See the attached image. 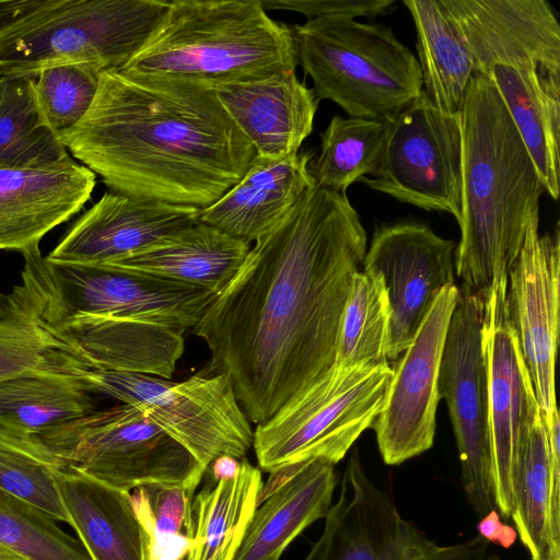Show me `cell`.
Returning <instances> with one entry per match:
<instances>
[{"label":"cell","mask_w":560,"mask_h":560,"mask_svg":"<svg viewBox=\"0 0 560 560\" xmlns=\"http://www.w3.org/2000/svg\"><path fill=\"white\" fill-rule=\"evenodd\" d=\"M32 0H0V28L25 11Z\"/></svg>","instance_id":"cell-41"},{"label":"cell","mask_w":560,"mask_h":560,"mask_svg":"<svg viewBox=\"0 0 560 560\" xmlns=\"http://www.w3.org/2000/svg\"><path fill=\"white\" fill-rule=\"evenodd\" d=\"M478 535L489 544L498 545L502 548H510L517 539L515 528L502 522L499 512L493 509L486 514L477 524Z\"/></svg>","instance_id":"cell-40"},{"label":"cell","mask_w":560,"mask_h":560,"mask_svg":"<svg viewBox=\"0 0 560 560\" xmlns=\"http://www.w3.org/2000/svg\"><path fill=\"white\" fill-rule=\"evenodd\" d=\"M165 0H32L0 28V77L65 63L120 70L165 13Z\"/></svg>","instance_id":"cell-7"},{"label":"cell","mask_w":560,"mask_h":560,"mask_svg":"<svg viewBox=\"0 0 560 560\" xmlns=\"http://www.w3.org/2000/svg\"><path fill=\"white\" fill-rule=\"evenodd\" d=\"M209 479L195 494V538L186 560H233L257 506L261 471L245 458Z\"/></svg>","instance_id":"cell-26"},{"label":"cell","mask_w":560,"mask_h":560,"mask_svg":"<svg viewBox=\"0 0 560 560\" xmlns=\"http://www.w3.org/2000/svg\"><path fill=\"white\" fill-rule=\"evenodd\" d=\"M55 479L68 524L91 560H147L130 493L68 466L58 470Z\"/></svg>","instance_id":"cell-25"},{"label":"cell","mask_w":560,"mask_h":560,"mask_svg":"<svg viewBox=\"0 0 560 560\" xmlns=\"http://www.w3.org/2000/svg\"><path fill=\"white\" fill-rule=\"evenodd\" d=\"M69 155L39 108L34 78L0 77V165L37 166Z\"/></svg>","instance_id":"cell-31"},{"label":"cell","mask_w":560,"mask_h":560,"mask_svg":"<svg viewBox=\"0 0 560 560\" xmlns=\"http://www.w3.org/2000/svg\"><path fill=\"white\" fill-rule=\"evenodd\" d=\"M96 396L78 377L47 362L40 370L0 382V425L38 435L96 410Z\"/></svg>","instance_id":"cell-30"},{"label":"cell","mask_w":560,"mask_h":560,"mask_svg":"<svg viewBox=\"0 0 560 560\" xmlns=\"http://www.w3.org/2000/svg\"><path fill=\"white\" fill-rule=\"evenodd\" d=\"M486 560H502L497 553H489Z\"/></svg>","instance_id":"cell-43"},{"label":"cell","mask_w":560,"mask_h":560,"mask_svg":"<svg viewBox=\"0 0 560 560\" xmlns=\"http://www.w3.org/2000/svg\"><path fill=\"white\" fill-rule=\"evenodd\" d=\"M336 486L335 465L323 459L270 472L233 560H279L304 529L326 517Z\"/></svg>","instance_id":"cell-22"},{"label":"cell","mask_w":560,"mask_h":560,"mask_svg":"<svg viewBox=\"0 0 560 560\" xmlns=\"http://www.w3.org/2000/svg\"><path fill=\"white\" fill-rule=\"evenodd\" d=\"M48 362L78 377L94 394L145 412L206 469L220 456L245 458L253 445L248 418L224 373L205 370L173 382L150 374L98 369L58 347L49 352Z\"/></svg>","instance_id":"cell-9"},{"label":"cell","mask_w":560,"mask_h":560,"mask_svg":"<svg viewBox=\"0 0 560 560\" xmlns=\"http://www.w3.org/2000/svg\"><path fill=\"white\" fill-rule=\"evenodd\" d=\"M95 174L68 158L37 166L0 165V250L37 247L91 198Z\"/></svg>","instance_id":"cell-20"},{"label":"cell","mask_w":560,"mask_h":560,"mask_svg":"<svg viewBox=\"0 0 560 560\" xmlns=\"http://www.w3.org/2000/svg\"><path fill=\"white\" fill-rule=\"evenodd\" d=\"M298 65L292 26L272 20L259 0H174L120 70L213 85Z\"/></svg>","instance_id":"cell-5"},{"label":"cell","mask_w":560,"mask_h":560,"mask_svg":"<svg viewBox=\"0 0 560 560\" xmlns=\"http://www.w3.org/2000/svg\"><path fill=\"white\" fill-rule=\"evenodd\" d=\"M264 9L288 10L314 18H374L389 13L393 0H259Z\"/></svg>","instance_id":"cell-39"},{"label":"cell","mask_w":560,"mask_h":560,"mask_svg":"<svg viewBox=\"0 0 560 560\" xmlns=\"http://www.w3.org/2000/svg\"><path fill=\"white\" fill-rule=\"evenodd\" d=\"M103 71L86 62L47 68L34 77L39 108L52 131L59 135L78 124L96 95Z\"/></svg>","instance_id":"cell-37"},{"label":"cell","mask_w":560,"mask_h":560,"mask_svg":"<svg viewBox=\"0 0 560 560\" xmlns=\"http://www.w3.org/2000/svg\"><path fill=\"white\" fill-rule=\"evenodd\" d=\"M65 466L36 435L0 425V488L68 523L55 479Z\"/></svg>","instance_id":"cell-35"},{"label":"cell","mask_w":560,"mask_h":560,"mask_svg":"<svg viewBox=\"0 0 560 560\" xmlns=\"http://www.w3.org/2000/svg\"><path fill=\"white\" fill-rule=\"evenodd\" d=\"M299 63L316 97L350 117H390L422 92L416 56L386 25L314 18L292 26Z\"/></svg>","instance_id":"cell-8"},{"label":"cell","mask_w":560,"mask_h":560,"mask_svg":"<svg viewBox=\"0 0 560 560\" xmlns=\"http://www.w3.org/2000/svg\"><path fill=\"white\" fill-rule=\"evenodd\" d=\"M508 280L482 292L483 347L488 370L491 485L495 510L508 520L513 509L521 452L540 411L506 305Z\"/></svg>","instance_id":"cell-15"},{"label":"cell","mask_w":560,"mask_h":560,"mask_svg":"<svg viewBox=\"0 0 560 560\" xmlns=\"http://www.w3.org/2000/svg\"><path fill=\"white\" fill-rule=\"evenodd\" d=\"M22 283L10 293L43 327L79 316H107L194 328L218 294L194 284L112 264L50 261L37 247L22 253Z\"/></svg>","instance_id":"cell-6"},{"label":"cell","mask_w":560,"mask_h":560,"mask_svg":"<svg viewBox=\"0 0 560 560\" xmlns=\"http://www.w3.org/2000/svg\"><path fill=\"white\" fill-rule=\"evenodd\" d=\"M539 217L526 231L508 276L505 305L545 422L557 412L555 365L559 341L560 230L539 234Z\"/></svg>","instance_id":"cell-18"},{"label":"cell","mask_w":560,"mask_h":560,"mask_svg":"<svg viewBox=\"0 0 560 560\" xmlns=\"http://www.w3.org/2000/svg\"><path fill=\"white\" fill-rule=\"evenodd\" d=\"M488 548L479 535L452 545L429 538L372 482L354 450L322 535L304 560H486Z\"/></svg>","instance_id":"cell-12"},{"label":"cell","mask_w":560,"mask_h":560,"mask_svg":"<svg viewBox=\"0 0 560 560\" xmlns=\"http://www.w3.org/2000/svg\"><path fill=\"white\" fill-rule=\"evenodd\" d=\"M485 301L458 288L439 373L462 469V486L476 516L495 509L491 485L488 370L483 347Z\"/></svg>","instance_id":"cell-13"},{"label":"cell","mask_w":560,"mask_h":560,"mask_svg":"<svg viewBox=\"0 0 560 560\" xmlns=\"http://www.w3.org/2000/svg\"><path fill=\"white\" fill-rule=\"evenodd\" d=\"M59 139L114 192L203 209L257 153L210 83L103 71L83 118Z\"/></svg>","instance_id":"cell-2"},{"label":"cell","mask_w":560,"mask_h":560,"mask_svg":"<svg viewBox=\"0 0 560 560\" xmlns=\"http://www.w3.org/2000/svg\"><path fill=\"white\" fill-rule=\"evenodd\" d=\"M456 244L428 223L402 220L375 228L362 270L381 276L389 306L387 360L412 341L440 291L455 284Z\"/></svg>","instance_id":"cell-16"},{"label":"cell","mask_w":560,"mask_h":560,"mask_svg":"<svg viewBox=\"0 0 560 560\" xmlns=\"http://www.w3.org/2000/svg\"><path fill=\"white\" fill-rule=\"evenodd\" d=\"M36 436L69 468L128 493L206 474L188 450L128 404L96 409Z\"/></svg>","instance_id":"cell-11"},{"label":"cell","mask_w":560,"mask_h":560,"mask_svg":"<svg viewBox=\"0 0 560 560\" xmlns=\"http://www.w3.org/2000/svg\"><path fill=\"white\" fill-rule=\"evenodd\" d=\"M203 476L136 488L130 499L140 524L147 560H183L192 547V502Z\"/></svg>","instance_id":"cell-33"},{"label":"cell","mask_w":560,"mask_h":560,"mask_svg":"<svg viewBox=\"0 0 560 560\" xmlns=\"http://www.w3.org/2000/svg\"><path fill=\"white\" fill-rule=\"evenodd\" d=\"M392 118L334 116L320 133V153L310 165L315 184L346 192L354 182L371 175L380 163Z\"/></svg>","instance_id":"cell-32"},{"label":"cell","mask_w":560,"mask_h":560,"mask_svg":"<svg viewBox=\"0 0 560 560\" xmlns=\"http://www.w3.org/2000/svg\"><path fill=\"white\" fill-rule=\"evenodd\" d=\"M460 240L455 272L482 293L508 276L545 191L536 166L498 91L474 73L459 112Z\"/></svg>","instance_id":"cell-3"},{"label":"cell","mask_w":560,"mask_h":560,"mask_svg":"<svg viewBox=\"0 0 560 560\" xmlns=\"http://www.w3.org/2000/svg\"><path fill=\"white\" fill-rule=\"evenodd\" d=\"M458 287H444L412 341L396 360L385 404L372 427L385 464L399 465L431 448L440 401L439 373Z\"/></svg>","instance_id":"cell-17"},{"label":"cell","mask_w":560,"mask_h":560,"mask_svg":"<svg viewBox=\"0 0 560 560\" xmlns=\"http://www.w3.org/2000/svg\"><path fill=\"white\" fill-rule=\"evenodd\" d=\"M459 115L440 112L421 94L392 118L375 171L360 178L369 188L427 211L460 218Z\"/></svg>","instance_id":"cell-14"},{"label":"cell","mask_w":560,"mask_h":560,"mask_svg":"<svg viewBox=\"0 0 560 560\" xmlns=\"http://www.w3.org/2000/svg\"><path fill=\"white\" fill-rule=\"evenodd\" d=\"M475 72L506 106L555 200L560 184V25L545 0H440Z\"/></svg>","instance_id":"cell-4"},{"label":"cell","mask_w":560,"mask_h":560,"mask_svg":"<svg viewBox=\"0 0 560 560\" xmlns=\"http://www.w3.org/2000/svg\"><path fill=\"white\" fill-rule=\"evenodd\" d=\"M14 305L11 315L0 318V382L45 368L58 347L28 312Z\"/></svg>","instance_id":"cell-38"},{"label":"cell","mask_w":560,"mask_h":560,"mask_svg":"<svg viewBox=\"0 0 560 560\" xmlns=\"http://www.w3.org/2000/svg\"><path fill=\"white\" fill-rule=\"evenodd\" d=\"M389 364L334 366L319 382L253 433L258 465L268 474L313 459L340 462L382 410Z\"/></svg>","instance_id":"cell-10"},{"label":"cell","mask_w":560,"mask_h":560,"mask_svg":"<svg viewBox=\"0 0 560 560\" xmlns=\"http://www.w3.org/2000/svg\"><path fill=\"white\" fill-rule=\"evenodd\" d=\"M250 249L249 243L198 222L167 242L112 265L198 285L220 294Z\"/></svg>","instance_id":"cell-28"},{"label":"cell","mask_w":560,"mask_h":560,"mask_svg":"<svg viewBox=\"0 0 560 560\" xmlns=\"http://www.w3.org/2000/svg\"><path fill=\"white\" fill-rule=\"evenodd\" d=\"M199 210L106 192L71 225L46 258L68 264H112L197 224Z\"/></svg>","instance_id":"cell-19"},{"label":"cell","mask_w":560,"mask_h":560,"mask_svg":"<svg viewBox=\"0 0 560 560\" xmlns=\"http://www.w3.org/2000/svg\"><path fill=\"white\" fill-rule=\"evenodd\" d=\"M390 306L380 275L358 271L341 318L336 366L386 365Z\"/></svg>","instance_id":"cell-34"},{"label":"cell","mask_w":560,"mask_h":560,"mask_svg":"<svg viewBox=\"0 0 560 560\" xmlns=\"http://www.w3.org/2000/svg\"><path fill=\"white\" fill-rule=\"evenodd\" d=\"M183 560H186V558H184Z\"/></svg>","instance_id":"cell-44"},{"label":"cell","mask_w":560,"mask_h":560,"mask_svg":"<svg viewBox=\"0 0 560 560\" xmlns=\"http://www.w3.org/2000/svg\"><path fill=\"white\" fill-rule=\"evenodd\" d=\"M366 248L347 194L315 185L255 241L192 328L211 353L206 371L230 377L257 425L335 366L341 318Z\"/></svg>","instance_id":"cell-1"},{"label":"cell","mask_w":560,"mask_h":560,"mask_svg":"<svg viewBox=\"0 0 560 560\" xmlns=\"http://www.w3.org/2000/svg\"><path fill=\"white\" fill-rule=\"evenodd\" d=\"M312 158L311 151L281 159L256 155L233 187L199 210V221L231 237L255 242L316 185L310 171Z\"/></svg>","instance_id":"cell-23"},{"label":"cell","mask_w":560,"mask_h":560,"mask_svg":"<svg viewBox=\"0 0 560 560\" xmlns=\"http://www.w3.org/2000/svg\"><path fill=\"white\" fill-rule=\"evenodd\" d=\"M212 86L258 156L281 159L295 154L313 131L319 100L298 79L295 70Z\"/></svg>","instance_id":"cell-21"},{"label":"cell","mask_w":560,"mask_h":560,"mask_svg":"<svg viewBox=\"0 0 560 560\" xmlns=\"http://www.w3.org/2000/svg\"><path fill=\"white\" fill-rule=\"evenodd\" d=\"M510 518L532 560H560V467L550 458L541 410L521 452Z\"/></svg>","instance_id":"cell-27"},{"label":"cell","mask_w":560,"mask_h":560,"mask_svg":"<svg viewBox=\"0 0 560 560\" xmlns=\"http://www.w3.org/2000/svg\"><path fill=\"white\" fill-rule=\"evenodd\" d=\"M48 513L0 488V545L27 560H91Z\"/></svg>","instance_id":"cell-36"},{"label":"cell","mask_w":560,"mask_h":560,"mask_svg":"<svg viewBox=\"0 0 560 560\" xmlns=\"http://www.w3.org/2000/svg\"><path fill=\"white\" fill-rule=\"evenodd\" d=\"M43 328L58 348L104 370L170 378L184 350L183 331L131 319L79 316Z\"/></svg>","instance_id":"cell-24"},{"label":"cell","mask_w":560,"mask_h":560,"mask_svg":"<svg viewBox=\"0 0 560 560\" xmlns=\"http://www.w3.org/2000/svg\"><path fill=\"white\" fill-rule=\"evenodd\" d=\"M14 303L10 294L0 290V318H4L14 312Z\"/></svg>","instance_id":"cell-42"},{"label":"cell","mask_w":560,"mask_h":560,"mask_svg":"<svg viewBox=\"0 0 560 560\" xmlns=\"http://www.w3.org/2000/svg\"><path fill=\"white\" fill-rule=\"evenodd\" d=\"M416 26L422 90L443 114L459 115L475 73L470 54L440 0H405Z\"/></svg>","instance_id":"cell-29"}]
</instances>
